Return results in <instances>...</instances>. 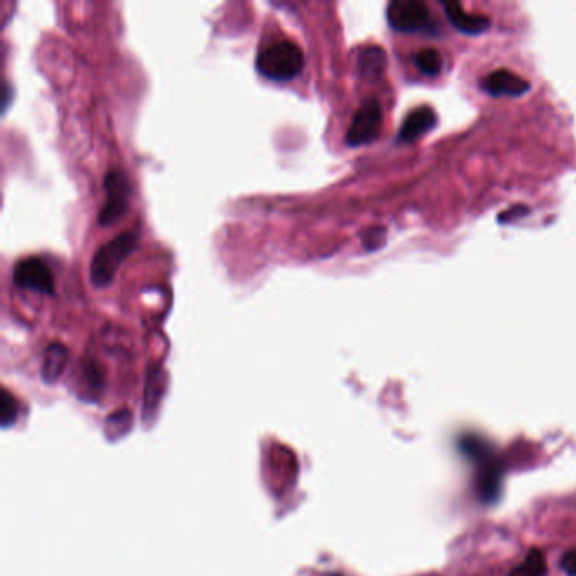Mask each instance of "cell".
Here are the masks:
<instances>
[{
    "instance_id": "6da1fadb",
    "label": "cell",
    "mask_w": 576,
    "mask_h": 576,
    "mask_svg": "<svg viewBox=\"0 0 576 576\" xmlns=\"http://www.w3.org/2000/svg\"><path fill=\"white\" fill-rule=\"evenodd\" d=\"M461 451L475 465L477 494L485 504L497 500L502 490V465L488 443L478 436H465L461 440Z\"/></svg>"
},
{
    "instance_id": "7a4b0ae2",
    "label": "cell",
    "mask_w": 576,
    "mask_h": 576,
    "mask_svg": "<svg viewBox=\"0 0 576 576\" xmlns=\"http://www.w3.org/2000/svg\"><path fill=\"white\" fill-rule=\"evenodd\" d=\"M304 65L302 50L293 41H274L257 52L255 68L265 79L286 81L296 77Z\"/></svg>"
},
{
    "instance_id": "3957f363",
    "label": "cell",
    "mask_w": 576,
    "mask_h": 576,
    "mask_svg": "<svg viewBox=\"0 0 576 576\" xmlns=\"http://www.w3.org/2000/svg\"><path fill=\"white\" fill-rule=\"evenodd\" d=\"M137 244L135 232H122L108 240L93 254L90 262V281L93 286L104 288L117 273L118 265L131 254Z\"/></svg>"
},
{
    "instance_id": "277c9868",
    "label": "cell",
    "mask_w": 576,
    "mask_h": 576,
    "mask_svg": "<svg viewBox=\"0 0 576 576\" xmlns=\"http://www.w3.org/2000/svg\"><path fill=\"white\" fill-rule=\"evenodd\" d=\"M380 129H382V107L377 98L370 97L366 102L360 104L352 117L345 135L347 144L352 147L368 144L377 139Z\"/></svg>"
},
{
    "instance_id": "5b68a950",
    "label": "cell",
    "mask_w": 576,
    "mask_h": 576,
    "mask_svg": "<svg viewBox=\"0 0 576 576\" xmlns=\"http://www.w3.org/2000/svg\"><path fill=\"white\" fill-rule=\"evenodd\" d=\"M387 21L394 31L418 33L428 29L432 13L423 0H393L387 5Z\"/></svg>"
},
{
    "instance_id": "8992f818",
    "label": "cell",
    "mask_w": 576,
    "mask_h": 576,
    "mask_svg": "<svg viewBox=\"0 0 576 576\" xmlns=\"http://www.w3.org/2000/svg\"><path fill=\"white\" fill-rule=\"evenodd\" d=\"M104 184L107 200L102 209L98 211V222L102 225H110V223L117 222L118 218L127 211L131 186L127 181V176L118 168H114L105 174Z\"/></svg>"
},
{
    "instance_id": "52a82bcc",
    "label": "cell",
    "mask_w": 576,
    "mask_h": 576,
    "mask_svg": "<svg viewBox=\"0 0 576 576\" xmlns=\"http://www.w3.org/2000/svg\"><path fill=\"white\" fill-rule=\"evenodd\" d=\"M14 283L19 288L38 291L44 294L54 293V279L51 271L38 257H26L15 264L14 267Z\"/></svg>"
},
{
    "instance_id": "ba28073f",
    "label": "cell",
    "mask_w": 576,
    "mask_h": 576,
    "mask_svg": "<svg viewBox=\"0 0 576 576\" xmlns=\"http://www.w3.org/2000/svg\"><path fill=\"white\" fill-rule=\"evenodd\" d=\"M482 88L492 97H521L531 90V83L509 70H497L482 79Z\"/></svg>"
},
{
    "instance_id": "9c48e42d",
    "label": "cell",
    "mask_w": 576,
    "mask_h": 576,
    "mask_svg": "<svg viewBox=\"0 0 576 576\" xmlns=\"http://www.w3.org/2000/svg\"><path fill=\"white\" fill-rule=\"evenodd\" d=\"M443 9H445L448 21L455 26V29L463 34H469V36H478L485 31H488V27L492 24L490 17L482 15V14L467 13L463 9V5L455 0L443 2Z\"/></svg>"
},
{
    "instance_id": "30bf717a",
    "label": "cell",
    "mask_w": 576,
    "mask_h": 576,
    "mask_svg": "<svg viewBox=\"0 0 576 576\" xmlns=\"http://www.w3.org/2000/svg\"><path fill=\"white\" fill-rule=\"evenodd\" d=\"M438 117H436V112L432 110V107H419L416 110H413L403 122L399 134H397V139L401 143H414L421 139L424 134L432 131V127L436 125Z\"/></svg>"
},
{
    "instance_id": "8fae6325",
    "label": "cell",
    "mask_w": 576,
    "mask_h": 576,
    "mask_svg": "<svg viewBox=\"0 0 576 576\" xmlns=\"http://www.w3.org/2000/svg\"><path fill=\"white\" fill-rule=\"evenodd\" d=\"M68 364V350L65 345L54 341L50 343L42 355V366H41V377L46 384H54L61 377Z\"/></svg>"
},
{
    "instance_id": "7c38bea8",
    "label": "cell",
    "mask_w": 576,
    "mask_h": 576,
    "mask_svg": "<svg viewBox=\"0 0 576 576\" xmlns=\"http://www.w3.org/2000/svg\"><path fill=\"white\" fill-rule=\"evenodd\" d=\"M386 65L387 56L380 46L368 44L358 52V70L364 79H377L384 73Z\"/></svg>"
},
{
    "instance_id": "4fadbf2b",
    "label": "cell",
    "mask_w": 576,
    "mask_h": 576,
    "mask_svg": "<svg viewBox=\"0 0 576 576\" xmlns=\"http://www.w3.org/2000/svg\"><path fill=\"white\" fill-rule=\"evenodd\" d=\"M548 575V564L546 556L541 550H531L527 553L523 563L517 564L512 570L509 576H546Z\"/></svg>"
},
{
    "instance_id": "5bb4252c",
    "label": "cell",
    "mask_w": 576,
    "mask_h": 576,
    "mask_svg": "<svg viewBox=\"0 0 576 576\" xmlns=\"http://www.w3.org/2000/svg\"><path fill=\"white\" fill-rule=\"evenodd\" d=\"M414 65L418 66L421 73L428 77H436L443 70V56L434 48H424L414 54Z\"/></svg>"
},
{
    "instance_id": "9a60e30c",
    "label": "cell",
    "mask_w": 576,
    "mask_h": 576,
    "mask_svg": "<svg viewBox=\"0 0 576 576\" xmlns=\"http://www.w3.org/2000/svg\"><path fill=\"white\" fill-rule=\"evenodd\" d=\"M163 374L159 370H153L147 377V387H145V419L147 414H154L156 413L159 399L163 395Z\"/></svg>"
},
{
    "instance_id": "2e32d148",
    "label": "cell",
    "mask_w": 576,
    "mask_h": 576,
    "mask_svg": "<svg viewBox=\"0 0 576 576\" xmlns=\"http://www.w3.org/2000/svg\"><path fill=\"white\" fill-rule=\"evenodd\" d=\"M2 421L4 424H9L15 418V406H14V399L9 395L7 391L2 393Z\"/></svg>"
},
{
    "instance_id": "e0dca14e",
    "label": "cell",
    "mask_w": 576,
    "mask_h": 576,
    "mask_svg": "<svg viewBox=\"0 0 576 576\" xmlns=\"http://www.w3.org/2000/svg\"><path fill=\"white\" fill-rule=\"evenodd\" d=\"M529 211L527 207H523V205H516V207H512V209H507V211H504V213H500V222L502 223H511L514 220H517V218H523V215H525Z\"/></svg>"
},
{
    "instance_id": "ac0fdd59",
    "label": "cell",
    "mask_w": 576,
    "mask_h": 576,
    "mask_svg": "<svg viewBox=\"0 0 576 576\" xmlns=\"http://www.w3.org/2000/svg\"><path fill=\"white\" fill-rule=\"evenodd\" d=\"M562 568L568 576H576V548L566 551L562 558Z\"/></svg>"
}]
</instances>
